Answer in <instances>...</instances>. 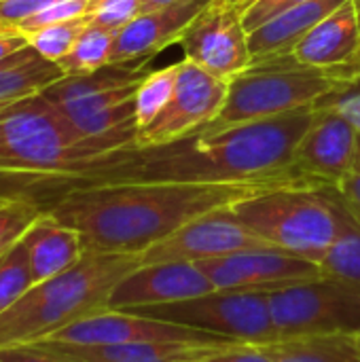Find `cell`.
I'll return each instance as SVG.
<instances>
[{"label":"cell","instance_id":"1","mask_svg":"<svg viewBox=\"0 0 360 362\" xmlns=\"http://www.w3.org/2000/svg\"><path fill=\"white\" fill-rule=\"evenodd\" d=\"M312 112V108H301L221 132L195 129L163 144H134L112 151L106 157L102 185L178 182L310 189L295 172L293 157Z\"/></svg>","mask_w":360,"mask_h":362},{"label":"cell","instance_id":"2","mask_svg":"<svg viewBox=\"0 0 360 362\" xmlns=\"http://www.w3.org/2000/svg\"><path fill=\"white\" fill-rule=\"evenodd\" d=\"M261 191L269 189L178 182L100 185L62 195L45 212L79 231L89 250L142 255L187 223Z\"/></svg>","mask_w":360,"mask_h":362},{"label":"cell","instance_id":"3","mask_svg":"<svg viewBox=\"0 0 360 362\" xmlns=\"http://www.w3.org/2000/svg\"><path fill=\"white\" fill-rule=\"evenodd\" d=\"M142 265L138 252L85 255L66 272L34 284L13 308L0 314V348L49 339L57 331L108 310L117 284Z\"/></svg>","mask_w":360,"mask_h":362},{"label":"cell","instance_id":"4","mask_svg":"<svg viewBox=\"0 0 360 362\" xmlns=\"http://www.w3.org/2000/svg\"><path fill=\"white\" fill-rule=\"evenodd\" d=\"M151 57L108 64L91 74L64 76L40 98L83 142L117 151L138 144L136 91L151 72Z\"/></svg>","mask_w":360,"mask_h":362},{"label":"cell","instance_id":"5","mask_svg":"<svg viewBox=\"0 0 360 362\" xmlns=\"http://www.w3.org/2000/svg\"><path fill=\"white\" fill-rule=\"evenodd\" d=\"M359 72L306 66L293 55L250 62L248 68L227 81V98L221 112L199 129L221 132L242 123L312 108L325 95L350 83Z\"/></svg>","mask_w":360,"mask_h":362},{"label":"cell","instance_id":"6","mask_svg":"<svg viewBox=\"0 0 360 362\" xmlns=\"http://www.w3.org/2000/svg\"><path fill=\"white\" fill-rule=\"evenodd\" d=\"M229 210L272 248L314 263L325 259L337 231L333 202L323 189H269Z\"/></svg>","mask_w":360,"mask_h":362},{"label":"cell","instance_id":"7","mask_svg":"<svg viewBox=\"0 0 360 362\" xmlns=\"http://www.w3.org/2000/svg\"><path fill=\"white\" fill-rule=\"evenodd\" d=\"M123 312H136L250 346H265L280 339L272 320L267 293L261 291H214L180 303Z\"/></svg>","mask_w":360,"mask_h":362},{"label":"cell","instance_id":"8","mask_svg":"<svg viewBox=\"0 0 360 362\" xmlns=\"http://www.w3.org/2000/svg\"><path fill=\"white\" fill-rule=\"evenodd\" d=\"M267 301L280 339L350 335L360 329V295L323 276L272 291Z\"/></svg>","mask_w":360,"mask_h":362},{"label":"cell","instance_id":"9","mask_svg":"<svg viewBox=\"0 0 360 362\" xmlns=\"http://www.w3.org/2000/svg\"><path fill=\"white\" fill-rule=\"evenodd\" d=\"M42 341H57L85 348L127 344H236L231 339L206 331L123 310H104L100 314L87 316Z\"/></svg>","mask_w":360,"mask_h":362},{"label":"cell","instance_id":"10","mask_svg":"<svg viewBox=\"0 0 360 362\" xmlns=\"http://www.w3.org/2000/svg\"><path fill=\"white\" fill-rule=\"evenodd\" d=\"M178 45L182 47V59L223 81H231L250 64L248 32L238 6L225 0L210 2L189 23Z\"/></svg>","mask_w":360,"mask_h":362},{"label":"cell","instance_id":"11","mask_svg":"<svg viewBox=\"0 0 360 362\" xmlns=\"http://www.w3.org/2000/svg\"><path fill=\"white\" fill-rule=\"evenodd\" d=\"M272 248L246 225H242L229 208L204 214L166 240L142 252V265L151 263H202L244 250ZM276 250V248H274Z\"/></svg>","mask_w":360,"mask_h":362},{"label":"cell","instance_id":"12","mask_svg":"<svg viewBox=\"0 0 360 362\" xmlns=\"http://www.w3.org/2000/svg\"><path fill=\"white\" fill-rule=\"evenodd\" d=\"M312 121L295 148L293 168L310 189H337L356 159L359 132L331 108L312 106Z\"/></svg>","mask_w":360,"mask_h":362},{"label":"cell","instance_id":"13","mask_svg":"<svg viewBox=\"0 0 360 362\" xmlns=\"http://www.w3.org/2000/svg\"><path fill=\"white\" fill-rule=\"evenodd\" d=\"M227 98V81L180 59L174 95L166 110L138 132V144H163L182 138L216 119Z\"/></svg>","mask_w":360,"mask_h":362},{"label":"cell","instance_id":"14","mask_svg":"<svg viewBox=\"0 0 360 362\" xmlns=\"http://www.w3.org/2000/svg\"><path fill=\"white\" fill-rule=\"evenodd\" d=\"M195 265L210 278L216 291L272 293L284 286L320 278L318 263L274 248L233 252Z\"/></svg>","mask_w":360,"mask_h":362},{"label":"cell","instance_id":"15","mask_svg":"<svg viewBox=\"0 0 360 362\" xmlns=\"http://www.w3.org/2000/svg\"><path fill=\"white\" fill-rule=\"evenodd\" d=\"M214 284L195 263L140 265L110 295L108 310H140L180 303L214 293Z\"/></svg>","mask_w":360,"mask_h":362},{"label":"cell","instance_id":"16","mask_svg":"<svg viewBox=\"0 0 360 362\" xmlns=\"http://www.w3.org/2000/svg\"><path fill=\"white\" fill-rule=\"evenodd\" d=\"M214 0H180L170 6L140 13L115 34L110 64H127L155 57L168 45L178 42L189 23Z\"/></svg>","mask_w":360,"mask_h":362},{"label":"cell","instance_id":"17","mask_svg":"<svg viewBox=\"0 0 360 362\" xmlns=\"http://www.w3.org/2000/svg\"><path fill=\"white\" fill-rule=\"evenodd\" d=\"M291 55L314 68L360 70V21L352 0L325 17Z\"/></svg>","mask_w":360,"mask_h":362},{"label":"cell","instance_id":"18","mask_svg":"<svg viewBox=\"0 0 360 362\" xmlns=\"http://www.w3.org/2000/svg\"><path fill=\"white\" fill-rule=\"evenodd\" d=\"M344 2L348 0H308L248 32L250 62L291 55L293 49Z\"/></svg>","mask_w":360,"mask_h":362},{"label":"cell","instance_id":"19","mask_svg":"<svg viewBox=\"0 0 360 362\" xmlns=\"http://www.w3.org/2000/svg\"><path fill=\"white\" fill-rule=\"evenodd\" d=\"M25 240L34 284L70 269L87 250L79 231L62 225L47 212L30 227Z\"/></svg>","mask_w":360,"mask_h":362},{"label":"cell","instance_id":"20","mask_svg":"<svg viewBox=\"0 0 360 362\" xmlns=\"http://www.w3.org/2000/svg\"><path fill=\"white\" fill-rule=\"evenodd\" d=\"M79 362H199L236 344H127V346H68L40 341Z\"/></svg>","mask_w":360,"mask_h":362},{"label":"cell","instance_id":"21","mask_svg":"<svg viewBox=\"0 0 360 362\" xmlns=\"http://www.w3.org/2000/svg\"><path fill=\"white\" fill-rule=\"evenodd\" d=\"M333 202L337 231L325 259L318 263L320 276L360 295V221L350 212L335 189H323Z\"/></svg>","mask_w":360,"mask_h":362},{"label":"cell","instance_id":"22","mask_svg":"<svg viewBox=\"0 0 360 362\" xmlns=\"http://www.w3.org/2000/svg\"><path fill=\"white\" fill-rule=\"evenodd\" d=\"M64 76L66 72L59 68V64L42 59L28 45L0 62V104L40 95L47 87Z\"/></svg>","mask_w":360,"mask_h":362},{"label":"cell","instance_id":"23","mask_svg":"<svg viewBox=\"0 0 360 362\" xmlns=\"http://www.w3.org/2000/svg\"><path fill=\"white\" fill-rule=\"evenodd\" d=\"M261 348L272 362H360V352L348 335L278 339Z\"/></svg>","mask_w":360,"mask_h":362},{"label":"cell","instance_id":"24","mask_svg":"<svg viewBox=\"0 0 360 362\" xmlns=\"http://www.w3.org/2000/svg\"><path fill=\"white\" fill-rule=\"evenodd\" d=\"M112 30H106L95 23H87V28L81 32L79 40L74 42L72 51L59 62V68L66 72V76H79V74H91L100 68L110 64L112 45H115Z\"/></svg>","mask_w":360,"mask_h":362},{"label":"cell","instance_id":"25","mask_svg":"<svg viewBox=\"0 0 360 362\" xmlns=\"http://www.w3.org/2000/svg\"><path fill=\"white\" fill-rule=\"evenodd\" d=\"M178 68L180 62L174 66H166L159 70H151L146 78L140 83L136 91V121L138 129H144L149 123H153L170 104L176 81H178Z\"/></svg>","mask_w":360,"mask_h":362},{"label":"cell","instance_id":"26","mask_svg":"<svg viewBox=\"0 0 360 362\" xmlns=\"http://www.w3.org/2000/svg\"><path fill=\"white\" fill-rule=\"evenodd\" d=\"M34 286L30 269V250L25 235L0 255V314L13 308Z\"/></svg>","mask_w":360,"mask_h":362},{"label":"cell","instance_id":"27","mask_svg":"<svg viewBox=\"0 0 360 362\" xmlns=\"http://www.w3.org/2000/svg\"><path fill=\"white\" fill-rule=\"evenodd\" d=\"M87 23H89L87 17H79V19L53 23V25L40 28L36 32H30V34H25V38H28V45L42 59L59 64L72 51L74 42L79 40V36L87 28Z\"/></svg>","mask_w":360,"mask_h":362},{"label":"cell","instance_id":"28","mask_svg":"<svg viewBox=\"0 0 360 362\" xmlns=\"http://www.w3.org/2000/svg\"><path fill=\"white\" fill-rule=\"evenodd\" d=\"M42 214V206L32 199L4 197L0 202V255L13 248Z\"/></svg>","mask_w":360,"mask_h":362},{"label":"cell","instance_id":"29","mask_svg":"<svg viewBox=\"0 0 360 362\" xmlns=\"http://www.w3.org/2000/svg\"><path fill=\"white\" fill-rule=\"evenodd\" d=\"M142 11V0H91L87 19L89 23L119 32Z\"/></svg>","mask_w":360,"mask_h":362},{"label":"cell","instance_id":"30","mask_svg":"<svg viewBox=\"0 0 360 362\" xmlns=\"http://www.w3.org/2000/svg\"><path fill=\"white\" fill-rule=\"evenodd\" d=\"M89 4H91V0H55L49 6H45L42 11H38L34 17L25 19L17 30L23 34H30V32H36V30L53 25V23L87 17Z\"/></svg>","mask_w":360,"mask_h":362},{"label":"cell","instance_id":"31","mask_svg":"<svg viewBox=\"0 0 360 362\" xmlns=\"http://www.w3.org/2000/svg\"><path fill=\"white\" fill-rule=\"evenodd\" d=\"M316 106L331 108L339 115H344L360 134V72L346 85L335 89L333 93L325 95Z\"/></svg>","mask_w":360,"mask_h":362},{"label":"cell","instance_id":"32","mask_svg":"<svg viewBox=\"0 0 360 362\" xmlns=\"http://www.w3.org/2000/svg\"><path fill=\"white\" fill-rule=\"evenodd\" d=\"M303 2H308V0H250L246 4H242L238 11H240L246 32H252L259 25L267 23L269 19L278 17L280 13H284L297 4H303Z\"/></svg>","mask_w":360,"mask_h":362},{"label":"cell","instance_id":"33","mask_svg":"<svg viewBox=\"0 0 360 362\" xmlns=\"http://www.w3.org/2000/svg\"><path fill=\"white\" fill-rule=\"evenodd\" d=\"M0 358L4 362H79L40 341L0 348Z\"/></svg>","mask_w":360,"mask_h":362},{"label":"cell","instance_id":"34","mask_svg":"<svg viewBox=\"0 0 360 362\" xmlns=\"http://www.w3.org/2000/svg\"><path fill=\"white\" fill-rule=\"evenodd\" d=\"M51 2L55 0H0V28L17 30L25 19L34 17Z\"/></svg>","mask_w":360,"mask_h":362},{"label":"cell","instance_id":"35","mask_svg":"<svg viewBox=\"0 0 360 362\" xmlns=\"http://www.w3.org/2000/svg\"><path fill=\"white\" fill-rule=\"evenodd\" d=\"M337 195L344 199V204L350 208V212L360 221V134H359V148H356V159L352 163V170L344 178V182L335 189Z\"/></svg>","mask_w":360,"mask_h":362},{"label":"cell","instance_id":"36","mask_svg":"<svg viewBox=\"0 0 360 362\" xmlns=\"http://www.w3.org/2000/svg\"><path fill=\"white\" fill-rule=\"evenodd\" d=\"M199 362H272V358L263 352L261 346L238 344V346H229V348Z\"/></svg>","mask_w":360,"mask_h":362},{"label":"cell","instance_id":"37","mask_svg":"<svg viewBox=\"0 0 360 362\" xmlns=\"http://www.w3.org/2000/svg\"><path fill=\"white\" fill-rule=\"evenodd\" d=\"M28 47V38L19 30H2L0 28V62L17 53L19 49Z\"/></svg>","mask_w":360,"mask_h":362},{"label":"cell","instance_id":"38","mask_svg":"<svg viewBox=\"0 0 360 362\" xmlns=\"http://www.w3.org/2000/svg\"><path fill=\"white\" fill-rule=\"evenodd\" d=\"M174 2H180V0H142V11H140V13L157 11V8L170 6V4H174Z\"/></svg>","mask_w":360,"mask_h":362},{"label":"cell","instance_id":"39","mask_svg":"<svg viewBox=\"0 0 360 362\" xmlns=\"http://www.w3.org/2000/svg\"><path fill=\"white\" fill-rule=\"evenodd\" d=\"M348 337H350L352 346H354V348H356V350L360 352V329H359V331H354V333H350Z\"/></svg>","mask_w":360,"mask_h":362},{"label":"cell","instance_id":"40","mask_svg":"<svg viewBox=\"0 0 360 362\" xmlns=\"http://www.w3.org/2000/svg\"><path fill=\"white\" fill-rule=\"evenodd\" d=\"M225 2H229V4H233V6H242V4H246V2H250V0H225Z\"/></svg>","mask_w":360,"mask_h":362},{"label":"cell","instance_id":"41","mask_svg":"<svg viewBox=\"0 0 360 362\" xmlns=\"http://www.w3.org/2000/svg\"><path fill=\"white\" fill-rule=\"evenodd\" d=\"M13 104H17V102H8V104H0V115H2V112H6V110H8V108L13 106Z\"/></svg>","mask_w":360,"mask_h":362},{"label":"cell","instance_id":"42","mask_svg":"<svg viewBox=\"0 0 360 362\" xmlns=\"http://www.w3.org/2000/svg\"><path fill=\"white\" fill-rule=\"evenodd\" d=\"M352 4H354V8H356V15H359V21H360V0H352Z\"/></svg>","mask_w":360,"mask_h":362},{"label":"cell","instance_id":"43","mask_svg":"<svg viewBox=\"0 0 360 362\" xmlns=\"http://www.w3.org/2000/svg\"><path fill=\"white\" fill-rule=\"evenodd\" d=\"M2 199H4V197H2V195H0V202H2Z\"/></svg>","mask_w":360,"mask_h":362},{"label":"cell","instance_id":"44","mask_svg":"<svg viewBox=\"0 0 360 362\" xmlns=\"http://www.w3.org/2000/svg\"><path fill=\"white\" fill-rule=\"evenodd\" d=\"M0 362H4V361H2V358H0Z\"/></svg>","mask_w":360,"mask_h":362}]
</instances>
